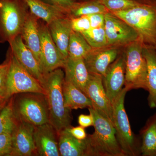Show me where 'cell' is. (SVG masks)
<instances>
[{
  "instance_id": "obj_1",
  "label": "cell",
  "mask_w": 156,
  "mask_h": 156,
  "mask_svg": "<svg viewBox=\"0 0 156 156\" xmlns=\"http://www.w3.org/2000/svg\"><path fill=\"white\" fill-rule=\"evenodd\" d=\"M64 72L61 68L45 75L42 85L45 89L50 111V123L58 133L71 126V110L64 105L62 84Z\"/></svg>"
},
{
  "instance_id": "obj_2",
  "label": "cell",
  "mask_w": 156,
  "mask_h": 156,
  "mask_svg": "<svg viewBox=\"0 0 156 156\" xmlns=\"http://www.w3.org/2000/svg\"><path fill=\"white\" fill-rule=\"evenodd\" d=\"M89 110L94 119L95 128L94 133L87 136L89 156H125L111 122L92 107Z\"/></svg>"
},
{
  "instance_id": "obj_3",
  "label": "cell",
  "mask_w": 156,
  "mask_h": 156,
  "mask_svg": "<svg viewBox=\"0 0 156 156\" xmlns=\"http://www.w3.org/2000/svg\"><path fill=\"white\" fill-rule=\"evenodd\" d=\"M128 90L125 87L112 102L113 125L117 140L125 156L141 155V140L132 131L125 107V97Z\"/></svg>"
},
{
  "instance_id": "obj_4",
  "label": "cell",
  "mask_w": 156,
  "mask_h": 156,
  "mask_svg": "<svg viewBox=\"0 0 156 156\" xmlns=\"http://www.w3.org/2000/svg\"><path fill=\"white\" fill-rule=\"evenodd\" d=\"M136 31L144 45L156 47V8L139 4L133 8L111 12Z\"/></svg>"
},
{
  "instance_id": "obj_5",
  "label": "cell",
  "mask_w": 156,
  "mask_h": 156,
  "mask_svg": "<svg viewBox=\"0 0 156 156\" xmlns=\"http://www.w3.org/2000/svg\"><path fill=\"white\" fill-rule=\"evenodd\" d=\"M13 108L16 119L35 127L50 122V111L46 94L36 92L16 94L13 96Z\"/></svg>"
},
{
  "instance_id": "obj_6",
  "label": "cell",
  "mask_w": 156,
  "mask_h": 156,
  "mask_svg": "<svg viewBox=\"0 0 156 156\" xmlns=\"http://www.w3.org/2000/svg\"><path fill=\"white\" fill-rule=\"evenodd\" d=\"M29 12L23 0H0V43L20 35Z\"/></svg>"
},
{
  "instance_id": "obj_7",
  "label": "cell",
  "mask_w": 156,
  "mask_h": 156,
  "mask_svg": "<svg viewBox=\"0 0 156 156\" xmlns=\"http://www.w3.org/2000/svg\"><path fill=\"white\" fill-rule=\"evenodd\" d=\"M141 41L129 44L125 55V87L147 90V64L143 53Z\"/></svg>"
},
{
  "instance_id": "obj_8",
  "label": "cell",
  "mask_w": 156,
  "mask_h": 156,
  "mask_svg": "<svg viewBox=\"0 0 156 156\" xmlns=\"http://www.w3.org/2000/svg\"><path fill=\"white\" fill-rule=\"evenodd\" d=\"M10 67L7 78L5 97L21 93L36 92L46 94L41 82L29 72L12 54L10 48Z\"/></svg>"
},
{
  "instance_id": "obj_9",
  "label": "cell",
  "mask_w": 156,
  "mask_h": 156,
  "mask_svg": "<svg viewBox=\"0 0 156 156\" xmlns=\"http://www.w3.org/2000/svg\"><path fill=\"white\" fill-rule=\"evenodd\" d=\"M38 26L41 39L40 66L45 75L57 69L63 68L66 58L53 41L48 24L39 20Z\"/></svg>"
},
{
  "instance_id": "obj_10",
  "label": "cell",
  "mask_w": 156,
  "mask_h": 156,
  "mask_svg": "<svg viewBox=\"0 0 156 156\" xmlns=\"http://www.w3.org/2000/svg\"><path fill=\"white\" fill-rule=\"evenodd\" d=\"M105 17L104 28L108 47L130 44L140 40L136 31L122 20L110 11L105 14Z\"/></svg>"
},
{
  "instance_id": "obj_11",
  "label": "cell",
  "mask_w": 156,
  "mask_h": 156,
  "mask_svg": "<svg viewBox=\"0 0 156 156\" xmlns=\"http://www.w3.org/2000/svg\"><path fill=\"white\" fill-rule=\"evenodd\" d=\"M34 127L27 122L16 119L11 133V156H37L34 139Z\"/></svg>"
},
{
  "instance_id": "obj_12",
  "label": "cell",
  "mask_w": 156,
  "mask_h": 156,
  "mask_svg": "<svg viewBox=\"0 0 156 156\" xmlns=\"http://www.w3.org/2000/svg\"><path fill=\"white\" fill-rule=\"evenodd\" d=\"M84 93L92 101V108L113 124L112 106L105 90L102 76L90 74Z\"/></svg>"
},
{
  "instance_id": "obj_13",
  "label": "cell",
  "mask_w": 156,
  "mask_h": 156,
  "mask_svg": "<svg viewBox=\"0 0 156 156\" xmlns=\"http://www.w3.org/2000/svg\"><path fill=\"white\" fill-rule=\"evenodd\" d=\"M34 139L37 156H60L58 133L50 122L34 127Z\"/></svg>"
},
{
  "instance_id": "obj_14",
  "label": "cell",
  "mask_w": 156,
  "mask_h": 156,
  "mask_svg": "<svg viewBox=\"0 0 156 156\" xmlns=\"http://www.w3.org/2000/svg\"><path fill=\"white\" fill-rule=\"evenodd\" d=\"M9 48L15 58L42 84L44 74L34 53L24 44L21 36H18L9 42Z\"/></svg>"
},
{
  "instance_id": "obj_15",
  "label": "cell",
  "mask_w": 156,
  "mask_h": 156,
  "mask_svg": "<svg viewBox=\"0 0 156 156\" xmlns=\"http://www.w3.org/2000/svg\"><path fill=\"white\" fill-rule=\"evenodd\" d=\"M125 56L117 57L102 77L105 90L111 102L118 96L125 83Z\"/></svg>"
},
{
  "instance_id": "obj_16",
  "label": "cell",
  "mask_w": 156,
  "mask_h": 156,
  "mask_svg": "<svg viewBox=\"0 0 156 156\" xmlns=\"http://www.w3.org/2000/svg\"><path fill=\"white\" fill-rule=\"evenodd\" d=\"M119 51L115 48L93 49L84 58L90 74L102 76L108 68L118 57Z\"/></svg>"
},
{
  "instance_id": "obj_17",
  "label": "cell",
  "mask_w": 156,
  "mask_h": 156,
  "mask_svg": "<svg viewBox=\"0 0 156 156\" xmlns=\"http://www.w3.org/2000/svg\"><path fill=\"white\" fill-rule=\"evenodd\" d=\"M63 68L65 80L72 83L84 92L90 75L84 58L68 56Z\"/></svg>"
},
{
  "instance_id": "obj_18",
  "label": "cell",
  "mask_w": 156,
  "mask_h": 156,
  "mask_svg": "<svg viewBox=\"0 0 156 156\" xmlns=\"http://www.w3.org/2000/svg\"><path fill=\"white\" fill-rule=\"evenodd\" d=\"M48 25L53 41L62 55L67 58L70 37L73 30L71 15L55 20Z\"/></svg>"
},
{
  "instance_id": "obj_19",
  "label": "cell",
  "mask_w": 156,
  "mask_h": 156,
  "mask_svg": "<svg viewBox=\"0 0 156 156\" xmlns=\"http://www.w3.org/2000/svg\"><path fill=\"white\" fill-rule=\"evenodd\" d=\"M58 135L60 156H89L87 138L83 140L77 139L71 134L67 128L60 131Z\"/></svg>"
},
{
  "instance_id": "obj_20",
  "label": "cell",
  "mask_w": 156,
  "mask_h": 156,
  "mask_svg": "<svg viewBox=\"0 0 156 156\" xmlns=\"http://www.w3.org/2000/svg\"><path fill=\"white\" fill-rule=\"evenodd\" d=\"M39 20L38 18L30 12L20 35L24 44L33 52L40 65L41 39L39 30Z\"/></svg>"
},
{
  "instance_id": "obj_21",
  "label": "cell",
  "mask_w": 156,
  "mask_h": 156,
  "mask_svg": "<svg viewBox=\"0 0 156 156\" xmlns=\"http://www.w3.org/2000/svg\"><path fill=\"white\" fill-rule=\"evenodd\" d=\"M30 12L39 20L49 24L58 18L70 15L66 11L42 0H23Z\"/></svg>"
},
{
  "instance_id": "obj_22",
  "label": "cell",
  "mask_w": 156,
  "mask_h": 156,
  "mask_svg": "<svg viewBox=\"0 0 156 156\" xmlns=\"http://www.w3.org/2000/svg\"><path fill=\"white\" fill-rule=\"evenodd\" d=\"M143 53L147 64L148 102L151 108H156V47L143 45Z\"/></svg>"
},
{
  "instance_id": "obj_23",
  "label": "cell",
  "mask_w": 156,
  "mask_h": 156,
  "mask_svg": "<svg viewBox=\"0 0 156 156\" xmlns=\"http://www.w3.org/2000/svg\"><path fill=\"white\" fill-rule=\"evenodd\" d=\"M64 105L70 110H77L92 107V101L82 90L69 81L62 84Z\"/></svg>"
},
{
  "instance_id": "obj_24",
  "label": "cell",
  "mask_w": 156,
  "mask_h": 156,
  "mask_svg": "<svg viewBox=\"0 0 156 156\" xmlns=\"http://www.w3.org/2000/svg\"><path fill=\"white\" fill-rule=\"evenodd\" d=\"M143 156H156V113L150 117L140 131Z\"/></svg>"
},
{
  "instance_id": "obj_25",
  "label": "cell",
  "mask_w": 156,
  "mask_h": 156,
  "mask_svg": "<svg viewBox=\"0 0 156 156\" xmlns=\"http://www.w3.org/2000/svg\"><path fill=\"white\" fill-rule=\"evenodd\" d=\"M93 48L90 46L82 33L72 30L70 37L68 53L73 58H83Z\"/></svg>"
},
{
  "instance_id": "obj_26",
  "label": "cell",
  "mask_w": 156,
  "mask_h": 156,
  "mask_svg": "<svg viewBox=\"0 0 156 156\" xmlns=\"http://www.w3.org/2000/svg\"><path fill=\"white\" fill-rule=\"evenodd\" d=\"M109 11L98 0H89L81 2H75L70 11L73 17L87 16L90 14L102 13L105 14Z\"/></svg>"
},
{
  "instance_id": "obj_27",
  "label": "cell",
  "mask_w": 156,
  "mask_h": 156,
  "mask_svg": "<svg viewBox=\"0 0 156 156\" xmlns=\"http://www.w3.org/2000/svg\"><path fill=\"white\" fill-rule=\"evenodd\" d=\"M82 34L93 49L108 47L104 27L91 28Z\"/></svg>"
},
{
  "instance_id": "obj_28",
  "label": "cell",
  "mask_w": 156,
  "mask_h": 156,
  "mask_svg": "<svg viewBox=\"0 0 156 156\" xmlns=\"http://www.w3.org/2000/svg\"><path fill=\"white\" fill-rule=\"evenodd\" d=\"M16 122L13 108V96L0 112V134L12 133Z\"/></svg>"
},
{
  "instance_id": "obj_29",
  "label": "cell",
  "mask_w": 156,
  "mask_h": 156,
  "mask_svg": "<svg viewBox=\"0 0 156 156\" xmlns=\"http://www.w3.org/2000/svg\"><path fill=\"white\" fill-rule=\"evenodd\" d=\"M110 12L123 11L139 5L134 0H98Z\"/></svg>"
},
{
  "instance_id": "obj_30",
  "label": "cell",
  "mask_w": 156,
  "mask_h": 156,
  "mask_svg": "<svg viewBox=\"0 0 156 156\" xmlns=\"http://www.w3.org/2000/svg\"><path fill=\"white\" fill-rule=\"evenodd\" d=\"M10 63V54L9 51H7L5 59L0 64V94L4 97H5L7 78Z\"/></svg>"
},
{
  "instance_id": "obj_31",
  "label": "cell",
  "mask_w": 156,
  "mask_h": 156,
  "mask_svg": "<svg viewBox=\"0 0 156 156\" xmlns=\"http://www.w3.org/2000/svg\"><path fill=\"white\" fill-rule=\"evenodd\" d=\"M71 23L72 30L81 33L91 28L90 22L87 16L78 17L71 16Z\"/></svg>"
},
{
  "instance_id": "obj_32",
  "label": "cell",
  "mask_w": 156,
  "mask_h": 156,
  "mask_svg": "<svg viewBox=\"0 0 156 156\" xmlns=\"http://www.w3.org/2000/svg\"><path fill=\"white\" fill-rule=\"evenodd\" d=\"M12 149L11 133L0 134V156H11Z\"/></svg>"
},
{
  "instance_id": "obj_33",
  "label": "cell",
  "mask_w": 156,
  "mask_h": 156,
  "mask_svg": "<svg viewBox=\"0 0 156 156\" xmlns=\"http://www.w3.org/2000/svg\"><path fill=\"white\" fill-rule=\"evenodd\" d=\"M45 2L48 3L66 11L70 14V11L75 2L73 0H42Z\"/></svg>"
},
{
  "instance_id": "obj_34",
  "label": "cell",
  "mask_w": 156,
  "mask_h": 156,
  "mask_svg": "<svg viewBox=\"0 0 156 156\" xmlns=\"http://www.w3.org/2000/svg\"><path fill=\"white\" fill-rule=\"evenodd\" d=\"M87 16L89 20L91 28H97L104 27L105 23V14L97 13L90 14Z\"/></svg>"
},
{
  "instance_id": "obj_35",
  "label": "cell",
  "mask_w": 156,
  "mask_h": 156,
  "mask_svg": "<svg viewBox=\"0 0 156 156\" xmlns=\"http://www.w3.org/2000/svg\"><path fill=\"white\" fill-rule=\"evenodd\" d=\"M67 129L72 135L80 140L86 139L88 135L85 131V128L80 126L75 127L71 126L67 128Z\"/></svg>"
},
{
  "instance_id": "obj_36",
  "label": "cell",
  "mask_w": 156,
  "mask_h": 156,
  "mask_svg": "<svg viewBox=\"0 0 156 156\" xmlns=\"http://www.w3.org/2000/svg\"><path fill=\"white\" fill-rule=\"evenodd\" d=\"M78 122L80 126L84 128L94 126V119L91 114L80 115L78 117Z\"/></svg>"
},
{
  "instance_id": "obj_37",
  "label": "cell",
  "mask_w": 156,
  "mask_h": 156,
  "mask_svg": "<svg viewBox=\"0 0 156 156\" xmlns=\"http://www.w3.org/2000/svg\"><path fill=\"white\" fill-rule=\"evenodd\" d=\"M134 1L140 4L154 6L156 8V0H134Z\"/></svg>"
},
{
  "instance_id": "obj_38",
  "label": "cell",
  "mask_w": 156,
  "mask_h": 156,
  "mask_svg": "<svg viewBox=\"0 0 156 156\" xmlns=\"http://www.w3.org/2000/svg\"><path fill=\"white\" fill-rule=\"evenodd\" d=\"M9 99L10 98H7L5 97H0V112L8 103Z\"/></svg>"
},
{
  "instance_id": "obj_39",
  "label": "cell",
  "mask_w": 156,
  "mask_h": 156,
  "mask_svg": "<svg viewBox=\"0 0 156 156\" xmlns=\"http://www.w3.org/2000/svg\"><path fill=\"white\" fill-rule=\"evenodd\" d=\"M3 97V96H2V95H1V94H0V97Z\"/></svg>"
}]
</instances>
